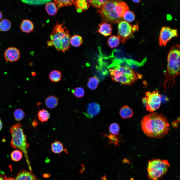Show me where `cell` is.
<instances>
[{
    "instance_id": "cell-1",
    "label": "cell",
    "mask_w": 180,
    "mask_h": 180,
    "mask_svg": "<svg viewBox=\"0 0 180 180\" xmlns=\"http://www.w3.org/2000/svg\"><path fill=\"white\" fill-rule=\"evenodd\" d=\"M142 130L148 137L160 138L168 134L170 124L161 113L154 112L145 116L141 122Z\"/></svg>"
},
{
    "instance_id": "cell-2",
    "label": "cell",
    "mask_w": 180,
    "mask_h": 180,
    "mask_svg": "<svg viewBox=\"0 0 180 180\" xmlns=\"http://www.w3.org/2000/svg\"><path fill=\"white\" fill-rule=\"evenodd\" d=\"M71 38L68 29L63 24H59L58 21L50 34L48 46H53L56 50L65 53L70 49Z\"/></svg>"
},
{
    "instance_id": "cell-3",
    "label": "cell",
    "mask_w": 180,
    "mask_h": 180,
    "mask_svg": "<svg viewBox=\"0 0 180 180\" xmlns=\"http://www.w3.org/2000/svg\"><path fill=\"white\" fill-rule=\"evenodd\" d=\"M180 46L178 45L173 46L168 54L167 69L164 73L165 79L164 84L168 82L175 83V78L180 74Z\"/></svg>"
},
{
    "instance_id": "cell-4",
    "label": "cell",
    "mask_w": 180,
    "mask_h": 180,
    "mask_svg": "<svg viewBox=\"0 0 180 180\" xmlns=\"http://www.w3.org/2000/svg\"><path fill=\"white\" fill-rule=\"evenodd\" d=\"M22 126L21 124L18 123L11 127L10 132L12 139L10 146L13 148L18 149L24 154L29 169L30 171L32 172L27 151L30 144L27 142V136L24 134Z\"/></svg>"
},
{
    "instance_id": "cell-5",
    "label": "cell",
    "mask_w": 180,
    "mask_h": 180,
    "mask_svg": "<svg viewBox=\"0 0 180 180\" xmlns=\"http://www.w3.org/2000/svg\"><path fill=\"white\" fill-rule=\"evenodd\" d=\"M108 70L113 80L124 85L131 86L142 77L128 66H118L108 69Z\"/></svg>"
},
{
    "instance_id": "cell-6",
    "label": "cell",
    "mask_w": 180,
    "mask_h": 180,
    "mask_svg": "<svg viewBox=\"0 0 180 180\" xmlns=\"http://www.w3.org/2000/svg\"><path fill=\"white\" fill-rule=\"evenodd\" d=\"M170 166L166 160L154 158L149 160L147 169L148 178L158 180L167 173Z\"/></svg>"
},
{
    "instance_id": "cell-7",
    "label": "cell",
    "mask_w": 180,
    "mask_h": 180,
    "mask_svg": "<svg viewBox=\"0 0 180 180\" xmlns=\"http://www.w3.org/2000/svg\"><path fill=\"white\" fill-rule=\"evenodd\" d=\"M119 0H107L98 12L102 20L112 24H118L122 19L119 17L116 12V7Z\"/></svg>"
},
{
    "instance_id": "cell-8",
    "label": "cell",
    "mask_w": 180,
    "mask_h": 180,
    "mask_svg": "<svg viewBox=\"0 0 180 180\" xmlns=\"http://www.w3.org/2000/svg\"><path fill=\"white\" fill-rule=\"evenodd\" d=\"M138 30L136 25L132 26L125 21H122L118 23V35L120 42L124 44L132 36L133 33Z\"/></svg>"
},
{
    "instance_id": "cell-9",
    "label": "cell",
    "mask_w": 180,
    "mask_h": 180,
    "mask_svg": "<svg viewBox=\"0 0 180 180\" xmlns=\"http://www.w3.org/2000/svg\"><path fill=\"white\" fill-rule=\"evenodd\" d=\"M145 94L146 99V110L152 113L158 109L161 105L162 96L157 90L148 91Z\"/></svg>"
},
{
    "instance_id": "cell-10",
    "label": "cell",
    "mask_w": 180,
    "mask_h": 180,
    "mask_svg": "<svg viewBox=\"0 0 180 180\" xmlns=\"http://www.w3.org/2000/svg\"><path fill=\"white\" fill-rule=\"evenodd\" d=\"M177 30L164 26L161 30L159 37V44L160 46H165L172 38L178 36Z\"/></svg>"
},
{
    "instance_id": "cell-11",
    "label": "cell",
    "mask_w": 180,
    "mask_h": 180,
    "mask_svg": "<svg viewBox=\"0 0 180 180\" xmlns=\"http://www.w3.org/2000/svg\"><path fill=\"white\" fill-rule=\"evenodd\" d=\"M20 56L19 50L14 47L8 48L4 53V57L6 61L11 62H17L20 59Z\"/></svg>"
},
{
    "instance_id": "cell-12",
    "label": "cell",
    "mask_w": 180,
    "mask_h": 180,
    "mask_svg": "<svg viewBox=\"0 0 180 180\" xmlns=\"http://www.w3.org/2000/svg\"><path fill=\"white\" fill-rule=\"evenodd\" d=\"M100 108L99 105L96 102L89 104L87 107V113L85 114L89 118H93L100 112Z\"/></svg>"
},
{
    "instance_id": "cell-13",
    "label": "cell",
    "mask_w": 180,
    "mask_h": 180,
    "mask_svg": "<svg viewBox=\"0 0 180 180\" xmlns=\"http://www.w3.org/2000/svg\"><path fill=\"white\" fill-rule=\"evenodd\" d=\"M14 180H38L32 172L26 170H21L18 174Z\"/></svg>"
},
{
    "instance_id": "cell-14",
    "label": "cell",
    "mask_w": 180,
    "mask_h": 180,
    "mask_svg": "<svg viewBox=\"0 0 180 180\" xmlns=\"http://www.w3.org/2000/svg\"><path fill=\"white\" fill-rule=\"evenodd\" d=\"M112 25L106 22L100 24L98 32L105 36L111 35L112 32Z\"/></svg>"
},
{
    "instance_id": "cell-15",
    "label": "cell",
    "mask_w": 180,
    "mask_h": 180,
    "mask_svg": "<svg viewBox=\"0 0 180 180\" xmlns=\"http://www.w3.org/2000/svg\"><path fill=\"white\" fill-rule=\"evenodd\" d=\"M116 13L118 16L123 19L124 13L129 10L127 4L119 0L116 7Z\"/></svg>"
},
{
    "instance_id": "cell-16",
    "label": "cell",
    "mask_w": 180,
    "mask_h": 180,
    "mask_svg": "<svg viewBox=\"0 0 180 180\" xmlns=\"http://www.w3.org/2000/svg\"><path fill=\"white\" fill-rule=\"evenodd\" d=\"M74 4L78 12H82L89 8V4L87 0H75Z\"/></svg>"
},
{
    "instance_id": "cell-17",
    "label": "cell",
    "mask_w": 180,
    "mask_h": 180,
    "mask_svg": "<svg viewBox=\"0 0 180 180\" xmlns=\"http://www.w3.org/2000/svg\"><path fill=\"white\" fill-rule=\"evenodd\" d=\"M102 136V138L107 137L108 138V144H114L115 146V149L117 145H118L120 147L119 144V143L120 142H122V141L120 140L121 136L120 134H119L118 135H115L112 134L110 133L109 134H108L106 133L104 134L101 133Z\"/></svg>"
},
{
    "instance_id": "cell-18",
    "label": "cell",
    "mask_w": 180,
    "mask_h": 180,
    "mask_svg": "<svg viewBox=\"0 0 180 180\" xmlns=\"http://www.w3.org/2000/svg\"><path fill=\"white\" fill-rule=\"evenodd\" d=\"M34 26L32 21L28 20H24L21 23L20 28L23 32L27 33L32 31Z\"/></svg>"
},
{
    "instance_id": "cell-19",
    "label": "cell",
    "mask_w": 180,
    "mask_h": 180,
    "mask_svg": "<svg viewBox=\"0 0 180 180\" xmlns=\"http://www.w3.org/2000/svg\"><path fill=\"white\" fill-rule=\"evenodd\" d=\"M119 113L122 119L131 118L134 114L132 110L128 106L122 107L120 109Z\"/></svg>"
},
{
    "instance_id": "cell-20",
    "label": "cell",
    "mask_w": 180,
    "mask_h": 180,
    "mask_svg": "<svg viewBox=\"0 0 180 180\" xmlns=\"http://www.w3.org/2000/svg\"><path fill=\"white\" fill-rule=\"evenodd\" d=\"M45 104L48 108L52 109L55 108L58 104V101L57 98L54 96L48 97L45 101Z\"/></svg>"
},
{
    "instance_id": "cell-21",
    "label": "cell",
    "mask_w": 180,
    "mask_h": 180,
    "mask_svg": "<svg viewBox=\"0 0 180 180\" xmlns=\"http://www.w3.org/2000/svg\"><path fill=\"white\" fill-rule=\"evenodd\" d=\"M49 78L52 82H59L62 78L61 71L58 70H53L50 74Z\"/></svg>"
},
{
    "instance_id": "cell-22",
    "label": "cell",
    "mask_w": 180,
    "mask_h": 180,
    "mask_svg": "<svg viewBox=\"0 0 180 180\" xmlns=\"http://www.w3.org/2000/svg\"><path fill=\"white\" fill-rule=\"evenodd\" d=\"M45 8L47 13L50 16H54L57 12L58 9L56 6L55 3L53 2L47 4Z\"/></svg>"
},
{
    "instance_id": "cell-23",
    "label": "cell",
    "mask_w": 180,
    "mask_h": 180,
    "mask_svg": "<svg viewBox=\"0 0 180 180\" xmlns=\"http://www.w3.org/2000/svg\"><path fill=\"white\" fill-rule=\"evenodd\" d=\"M50 116V113L47 110L44 109L40 110L38 113V118L42 122L48 121Z\"/></svg>"
},
{
    "instance_id": "cell-24",
    "label": "cell",
    "mask_w": 180,
    "mask_h": 180,
    "mask_svg": "<svg viewBox=\"0 0 180 180\" xmlns=\"http://www.w3.org/2000/svg\"><path fill=\"white\" fill-rule=\"evenodd\" d=\"M51 149L52 152L56 154L60 153L64 150L62 144L58 141H56L52 144Z\"/></svg>"
},
{
    "instance_id": "cell-25",
    "label": "cell",
    "mask_w": 180,
    "mask_h": 180,
    "mask_svg": "<svg viewBox=\"0 0 180 180\" xmlns=\"http://www.w3.org/2000/svg\"><path fill=\"white\" fill-rule=\"evenodd\" d=\"M75 0H54L58 9L64 7L71 6L74 4Z\"/></svg>"
},
{
    "instance_id": "cell-26",
    "label": "cell",
    "mask_w": 180,
    "mask_h": 180,
    "mask_svg": "<svg viewBox=\"0 0 180 180\" xmlns=\"http://www.w3.org/2000/svg\"><path fill=\"white\" fill-rule=\"evenodd\" d=\"M12 26L11 22L8 20L4 19L0 21V31L6 32L10 30Z\"/></svg>"
},
{
    "instance_id": "cell-27",
    "label": "cell",
    "mask_w": 180,
    "mask_h": 180,
    "mask_svg": "<svg viewBox=\"0 0 180 180\" xmlns=\"http://www.w3.org/2000/svg\"><path fill=\"white\" fill-rule=\"evenodd\" d=\"M83 40L82 38L78 35H75L70 38V44L74 47H78L82 44Z\"/></svg>"
},
{
    "instance_id": "cell-28",
    "label": "cell",
    "mask_w": 180,
    "mask_h": 180,
    "mask_svg": "<svg viewBox=\"0 0 180 180\" xmlns=\"http://www.w3.org/2000/svg\"><path fill=\"white\" fill-rule=\"evenodd\" d=\"M99 83V80L97 77H92L89 79L88 86L91 90H95L97 88Z\"/></svg>"
},
{
    "instance_id": "cell-29",
    "label": "cell",
    "mask_w": 180,
    "mask_h": 180,
    "mask_svg": "<svg viewBox=\"0 0 180 180\" xmlns=\"http://www.w3.org/2000/svg\"><path fill=\"white\" fill-rule=\"evenodd\" d=\"M120 40L118 37L112 36L110 37L108 39V44L111 48H115L120 44Z\"/></svg>"
},
{
    "instance_id": "cell-30",
    "label": "cell",
    "mask_w": 180,
    "mask_h": 180,
    "mask_svg": "<svg viewBox=\"0 0 180 180\" xmlns=\"http://www.w3.org/2000/svg\"><path fill=\"white\" fill-rule=\"evenodd\" d=\"M10 156L12 160L18 162L22 159L23 154L22 152L21 151L16 150L13 151L11 153Z\"/></svg>"
},
{
    "instance_id": "cell-31",
    "label": "cell",
    "mask_w": 180,
    "mask_h": 180,
    "mask_svg": "<svg viewBox=\"0 0 180 180\" xmlns=\"http://www.w3.org/2000/svg\"><path fill=\"white\" fill-rule=\"evenodd\" d=\"M135 18V16L134 13L129 10L124 13L123 19L128 22H130L134 20Z\"/></svg>"
},
{
    "instance_id": "cell-32",
    "label": "cell",
    "mask_w": 180,
    "mask_h": 180,
    "mask_svg": "<svg viewBox=\"0 0 180 180\" xmlns=\"http://www.w3.org/2000/svg\"><path fill=\"white\" fill-rule=\"evenodd\" d=\"M110 133L115 135H119L120 128L118 124L117 123H114L111 124L109 127Z\"/></svg>"
},
{
    "instance_id": "cell-33",
    "label": "cell",
    "mask_w": 180,
    "mask_h": 180,
    "mask_svg": "<svg viewBox=\"0 0 180 180\" xmlns=\"http://www.w3.org/2000/svg\"><path fill=\"white\" fill-rule=\"evenodd\" d=\"M107 0H87L89 4L95 8H100Z\"/></svg>"
},
{
    "instance_id": "cell-34",
    "label": "cell",
    "mask_w": 180,
    "mask_h": 180,
    "mask_svg": "<svg viewBox=\"0 0 180 180\" xmlns=\"http://www.w3.org/2000/svg\"><path fill=\"white\" fill-rule=\"evenodd\" d=\"M14 115L15 120L17 121H20L24 118L25 113L21 109H18L14 111Z\"/></svg>"
},
{
    "instance_id": "cell-35",
    "label": "cell",
    "mask_w": 180,
    "mask_h": 180,
    "mask_svg": "<svg viewBox=\"0 0 180 180\" xmlns=\"http://www.w3.org/2000/svg\"><path fill=\"white\" fill-rule=\"evenodd\" d=\"M74 95L78 98H81L84 96V90L81 87L76 88L72 91Z\"/></svg>"
},
{
    "instance_id": "cell-36",
    "label": "cell",
    "mask_w": 180,
    "mask_h": 180,
    "mask_svg": "<svg viewBox=\"0 0 180 180\" xmlns=\"http://www.w3.org/2000/svg\"><path fill=\"white\" fill-rule=\"evenodd\" d=\"M2 128V124L0 118V131L1 130Z\"/></svg>"
},
{
    "instance_id": "cell-37",
    "label": "cell",
    "mask_w": 180,
    "mask_h": 180,
    "mask_svg": "<svg viewBox=\"0 0 180 180\" xmlns=\"http://www.w3.org/2000/svg\"><path fill=\"white\" fill-rule=\"evenodd\" d=\"M3 16V14L2 12L0 10V20L2 19Z\"/></svg>"
},
{
    "instance_id": "cell-38",
    "label": "cell",
    "mask_w": 180,
    "mask_h": 180,
    "mask_svg": "<svg viewBox=\"0 0 180 180\" xmlns=\"http://www.w3.org/2000/svg\"><path fill=\"white\" fill-rule=\"evenodd\" d=\"M134 2L136 3H138L140 1V0H132Z\"/></svg>"
},
{
    "instance_id": "cell-39",
    "label": "cell",
    "mask_w": 180,
    "mask_h": 180,
    "mask_svg": "<svg viewBox=\"0 0 180 180\" xmlns=\"http://www.w3.org/2000/svg\"><path fill=\"white\" fill-rule=\"evenodd\" d=\"M32 76H34L36 75V73L35 72H32Z\"/></svg>"
},
{
    "instance_id": "cell-40",
    "label": "cell",
    "mask_w": 180,
    "mask_h": 180,
    "mask_svg": "<svg viewBox=\"0 0 180 180\" xmlns=\"http://www.w3.org/2000/svg\"><path fill=\"white\" fill-rule=\"evenodd\" d=\"M0 180H4L2 177L0 176Z\"/></svg>"
}]
</instances>
